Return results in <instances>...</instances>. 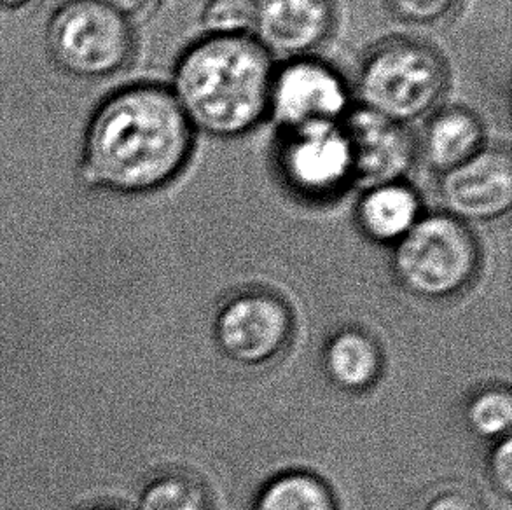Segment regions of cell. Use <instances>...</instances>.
Segmentation results:
<instances>
[{"instance_id":"52a82bcc","label":"cell","mask_w":512,"mask_h":510,"mask_svg":"<svg viewBox=\"0 0 512 510\" xmlns=\"http://www.w3.org/2000/svg\"><path fill=\"white\" fill-rule=\"evenodd\" d=\"M350 112V91L331 63L313 55L275 67L268 116L280 130L313 123H341Z\"/></svg>"},{"instance_id":"30bf717a","label":"cell","mask_w":512,"mask_h":510,"mask_svg":"<svg viewBox=\"0 0 512 510\" xmlns=\"http://www.w3.org/2000/svg\"><path fill=\"white\" fill-rule=\"evenodd\" d=\"M334 0H254L252 37L271 56L312 55L331 37Z\"/></svg>"},{"instance_id":"9c48e42d","label":"cell","mask_w":512,"mask_h":510,"mask_svg":"<svg viewBox=\"0 0 512 510\" xmlns=\"http://www.w3.org/2000/svg\"><path fill=\"white\" fill-rule=\"evenodd\" d=\"M352 147L355 179L367 186L404 180L416 163V142L408 126L362 107L343 119Z\"/></svg>"},{"instance_id":"8fae6325","label":"cell","mask_w":512,"mask_h":510,"mask_svg":"<svg viewBox=\"0 0 512 510\" xmlns=\"http://www.w3.org/2000/svg\"><path fill=\"white\" fill-rule=\"evenodd\" d=\"M285 310L270 297L247 296L229 304L219 318L217 336L236 360L259 362L280 350L287 338Z\"/></svg>"},{"instance_id":"e0dca14e","label":"cell","mask_w":512,"mask_h":510,"mask_svg":"<svg viewBox=\"0 0 512 510\" xmlns=\"http://www.w3.org/2000/svg\"><path fill=\"white\" fill-rule=\"evenodd\" d=\"M140 510H203V497L194 484L170 477L147 488Z\"/></svg>"},{"instance_id":"5b68a950","label":"cell","mask_w":512,"mask_h":510,"mask_svg":"<svg viewBox=\"0 0 512 510\" xmlns=\"http://www.w3.org/2000/svg\"><path fill=\"white\" fill-rule=\"evenodd\" d=\"M476 247L464 222L450 214L420 217L399 240L395 266L411 289L444 296L467 282Z\"/></svg>"},{"instance_id":"603a6c76","label":"cell","mask_w":512,"mask_h":510,"mask_svg":"<svg viewBox=\"0 0 512 510\" xmlns=\"http://www.w3.org/2000/svg\"><path fill=\"white\" fill-rule=\"evenodd\" d=\"M93 510H119V509H111V507H100V509H93Z\"/></svg>"},{"instance_id":"7a4b0ae2","label":"cell","mask_w":512,"mask_h":510,"mask_svg":"<svg viewBox=\"0 0 512 510\" xmlns=\"http://www.w3.org/2000/svg\"><path fill=\"white\" fill-rule=\"evenodd\" d=\"M273 56L250 34L201 35L173 67V97L194 131L247 135L268 118Z\"/></svg>"},{"instance_id":"9a60e30c","label":"cell","mask_w":512,"mask_h":510,"mask_svg":"<svg viewBox=\"0 0 512 510\" xmlns=\"http://www.w3.org/2000/svg\"><path fill=\"white\" fill-rule=\"evenodd\" d=\"M257 510H333V505L319 481L308 476H287L264 491Z\"/></svg>"},{"instance_id":"6da1fadb","label":"cell","mask_w":512,"mask_h":510,"mask_svg":"<svg viewBox=\"0 0 512 510\" xmlns=\"http://www.w3.org/2000/svg\"><path fill=\"white\" fill-rule=\"evenodd\" d=\"M193 147V126L168 86L126 84L88 119L77 172L91 189L151 193L184 172Z\"/></svg>"},{"instance_id":"7c38bea8","label":"cell","mask_w":512,"mask_h":510,"mask_svg":"<svg viewBox=\"0 0 512 510\" xmlns=\"http://www.w3.org/2000/svg\"><path fill=\"white\" fill-rule=\"evenodd\" d=\"M486 147V130L478 114L465 107H444L430 118L423 154L439 173L471 159Z\"/></svg>"},{"instance_id":"5bb4252c","label":"cell","mask_w":512,"mask_h":510,"mask_svg":"<svg viewBox=\"0 0 512 510\" xmlns=\"http://www.w3.org/2000/svg\"><path fill=\"white\" fill-rule=\"evenodd\" d=\"M329 369L341 385L364 386L373 380L378 357L369 339L357 332H345L329 348Z\"/></svg>"},{"instance_id":"7402d4cb","label":"cell","mask_w":512,"mask_h":510,"mask_svg":"<svg viewBox=\"0 0 512 510\" xmlns=\"http://www.w3.org/2000/svg\"><path fill=\"white\" fill-rule=\"evenodd\" d=\"M35 0H0V9L4 11H21L25 7L32 6Z\"/></svg>"},{"instance_id":"ffe728a7","label":"cell","mask_w":512,"mask_h":510,"mask_svg":"<svg viewBox=\"0 0 512 510\" xmlns=\"http://www.w3.org/2000/svg\"><path fill=\"white\" fill-rule=\"evenodd\" d=\"M105 6L111 7L116 13L132 21L149 13L160 0H100Z\"/></svg>"},{"instance_id":"3957f363","label":"cell","mask_w":512,"mask_h":510,"mask_svg":"<svg viewBox=\"0 0 512 510\" xmlns=\"http://www.w3.org/2000/svg\"><path fill=\"white\" fill-rule=\"evenodd\" d=\"M439 51L411 37H390L369 49L357 74L362 109L408 126L427 116L448 88Z\"/></svg>"},{"instance_id":"8992f818","label":"cell","mask_w":512,"mask_h":510,"mask_svg":"<svg viewBox=\"0 0 512 510\" xmlns=\"http://www.w3.org/2000/svg\"><path fill=\"white\" fill-rule=\"evenodd\" d=\"M275 158L285 184L308 198L333 196L355 179L343 121L282 130Z\"/></svg>"},{"instance_id":"4fadbf2b","label":"cell","mask_w":512,"mask_h":510,"mask_svg":"<svg viewBox=\"0 0 512 510\" xmlns=\"http://www.w3.org/2000/svg\"><path fill=\"white\" fill-rule=\"evenodd\" d=\"M360 226L381 242L401 240L420 219V198L404 180L367 186L357 207Z\"/></svg>"},{"instance_id":"44dd1931","label":"cell","mask_w":512,"mask_h":510,"mask_svg":"<svg viewBox=\"0 0 512 510\" xmlns=\"http://www.w3.org/2000/svg\"><path fill=\"white\" fill-rule=\"evenodd\" d=\"M495 472L499 477V483L504 484L506 491L511 490V442H504V446L497 451L495 456Z\"/></svg>"},{"instance_id":"ac0fdd59","label":"cell","mask_w":512,"mask_h":510,"mask_svg":"<svg viewBox=\"0 0 512 510\" xmlns=\"http://www.w3.org/2000/svg\"><path fill=\"white\" fill-rule=\"evenodd\" d=\"M512 404L509 393L488 392L471 409L472 427L483 435H499L511 425Z\"/></svg>"},{"instance_id":"ba28073f","label":"cell","mask_w":512,"mask_h":510,"mask_svg":"<svg viewBox=\"0 0 512 510\" xmlns=\"http://www.w3.org/2000/svg\"><path fill=\"white\" fill-rule=\"evenodd\" d=\"M439 194L450 215L460 221H488L506 214L512 203L511 154L504 147L486 145L441 173Z\"/></svg>"},{"instance_id":"d6986e66","label":"cell","mask_w":512,"mask_h":510,"mask_svg":"<svg viewBox=\"0 0 512 510\" xmlns=\"http://www.w3.org/2000/svg\"><path fill=\"white\" fill-rule=\"evenodd\" d=\"M392 13L413 25H434L446 20L460 0H387Z\"/></svg>"},{"instance_id":"277c9868","label":"cell","mask_w":512,"mask_h":510,"mask_svg":"<svg viewBox=\"0 0 512 510\" xmlns=\"http://www.w3.org/2000/svg\"><path fill=\"white\" fill-rule=\"evenodd\" d=\"M46 49L76 79H105L125 69L133 51L132 21L100 0H65L46 25Z\"/></svg>"},{"instance_id":"2e32d148","label":"cell","mask_w":512,"mask_h":510,"mask_svg":"<svg viewBox=\"0 0 512 510\" xmlns=\"http://www.w3.org/2000/svg\"><path fill=\"white\" fill-rule=\"evenodd\" d=\"M254 0H203L198 25L203 35L252 34Z\"/></svg>"}]
</instances>
